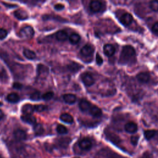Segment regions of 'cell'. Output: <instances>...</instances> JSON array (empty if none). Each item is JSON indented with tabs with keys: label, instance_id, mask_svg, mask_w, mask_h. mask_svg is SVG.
Returning <instances> with one entry per match:
<instances>
[{
	"label": "cell",
	"instance_id": "obj_35",
	"mask_svg": "<svg viewBox=\"0 0 158 158\" xmlns=\"http://www.w3.org/2000/svg\"><path fill=\"white\" fill-rule=\"evenodd\" d=\"M152 30L155 33H158V22H156L153 24L152 27Z\"/></svg>",
	"mask_w": 158,
	"mask_h": 158
},
{
	"label": "cell",
	"instance_id": "obj_37",
	"mask_svg": "<svg viewBox=\"0 0 158 158\" xmlns=\"http://www.w3.org/2000/svg\"><path fill=\"white\" fill-rule=\"evenodd\" d=\"M22 85L20 83H14V85H13V87L14 88H16V89H20L21 88H22Z\"/></svg>",
	"mask_w": 158,
	"mask_h": 158
},
{
	"label": "cell",
	"instance_id": "obj_30",
	"mask_svg": "<svg viewBox=\"0 0 158 158\" xmlns=\"http://www.w3.org/2000/svg\"><path fill=\"white\" fill-rule=\"evenodd\" d=\"M53 96H54V93L52 91H48V92L45 93L42 96V98L44 101H49V100L53 98Z\"/></svg>",
	"mask_w": 158,
	"mask_h": 158
},
{
	"label": "cell",
	"instance_id": "obj_25",
	"mask_svg": "<svg viewBox=\"0 0 158 158\" xmlns=\"http://www.w3.org/2000/svg\"><path fill=\"white\" fill-rule=\"evenodd\" d=\"M69 41L70 42L73 44H75L77 43H78L80 40V36L78 34L75 33H72L70 36H69Z\"/></svg>",
	"mask_w": 158,
	"mask_h": 158
},
{
	"label": "cell",
	"instance_id": "obj_26",
	"mask_svg": "<svg viewBox=\"0 0 158 158\" xmlns=\"http://www.w3.org/2000/svg\"><path fill=\"white\" fill-rule=\"evenodd\" d=\"M156 132L154 130H148L144 132V137L148 140H150L153 137H154V136L156 135Z\"/></svg>",
	"mask_w": 158,
	"mask_h": 158
},
{
	"label": "cell",
	"instance_id": "obj_23",
	"mask_svg": "<svg viewBox=\"0 0 158 158\" xmlns=\"http://www.w3.org/2000/svg\"><path fill=\"white\" fill-rule=\"evenodd\" d=\"M33 131L36 136H40L44 133V128L41 123H35L33 126Z\"/></svg>",
	"mask_w": 158,
	"mask_h": 158
},
{
	"label": "cell",
	"instance_id": "obj_12",
	"mask_svg": "<svg viewBox=\"0 0 158 158\" xmlns=\"http://www.w3.org/2000/svg\"><path fill=\"white\" fill-rule=\"evenodd\" d=\"M102 7V4L98 1H92L89 3V9L93 12H98Z\"/></svg>",
	"mask_w": 158,
	"mask_h": 158
},
{
	"label": "cell",
	"instance_id": "obj_36",
	"mask_svg": "<svg viewBox=\"0 0 158 158\" xmlns=\"http://www.w3.org/2000/svg\"><path fill=\"white\" fill-rule=\"evenodd\" d=\"M54 8L57 10H60L64 8V6L62 4H56L54 5Z\"/></svg>",
	"mask_w": 158,
	"mask_h": 158
},
{
	"label": "cell",
	"instance_id": "obj_42",
	"mask_svg": "<svg viewBox=\"0 0 158 158\" xmlns=\"http://www.w3.org/2000/svg\"><path fill=\"white\" fill-rule=\"evenodd\" d=\"M0 158H2V156H1V155H0Z\"/></svg>",
	"mask_w": 158,
	"mask_h": 158
},
{
	"label": "cell",
	"instance_id": "obj_41",
	"mask_svg": "<svg viewBox=\"0 0 158 158\" xmlns=\"http://www.w3.org/2000/svg\"><path fill=\"white\" fill-rule=\"evenodd\" d=\"M73 158H80V157H73Z\"/></svg>",
	"mask_w": 158,
	"mask_h": 158
},
{
	"label": "cell",
	"instance_id": "obj_27",
	"mask_svg": "<svg viewBox=\"0 0 158 158\" xmlns=\"http://www.w3.org/2000/svg\"><path fill=\"white\" fill-rule=\"evenodd\" d=\"M42 96H41V93L38 91H35L32 93L30 96V98L33 101H38L40 100Z\"/></svg>",
	"mask_w": 158,
	"mask_h": 158
},
{
	"label": "cell",
	"instance_id": "obj_24",
	"mask_svg": "<svg viewBox=\"0 0 158 158\" xmlns=\"http://www.w3.org/2000/svg\"><path fill=\"white\" fill-rule=\"evenodd\" d=\"M23 55L24 56L27 58L28 59L30 60H33L36 57V54L35 53V52H33V51L28 49H25L23 50Z\"/></svg>",
	"mask_w": 158,
	"mask_h": 158
},
{
	"label": "cell",
	"instance_id": "obj_31",
	"mask_svg": "<svg viewBox=\"0 0 158 158\" xmlns=\"http://www.w3.org/2000/svg\"><path fill=\"white\" fill-rule=\"evenodd\" d=\"M34 109H35V111L41 112L46 110L47 106L44 105H36V106H34Z\"/></svg>",
	"mask_w": 158,
	"mask_h": 158
},
{
	"label": "cell",
	"instance_id": "obj_1",
	"mask_svg": "<svg viewBox=\"0 0 158 158\" xmlns=\"http://www.w3.org/2000/svg\"><path fill=\"white\" fill-rule=\"evenodd\" d=\"M135 56L136 51L134 48L130 45H125L122 48L119 58V63L125 64L132 62L135 59Z\"/></svg>",
	"mask_w": 158,
	"mask_h": 158
},
{
	"label": "cell",
	"instance_id": "obj_4",
	"mask_svg": "<svg viewBox=\"0 0 158 158\" xmlns=\"http://www.w3.org/2000/svg\"><path fill=\"white\" fill-rule=\"evenodd\" d=\"M133 20V17L131 14L128 12H125L122 15L120 18V22L125 26L130 25Z\"/></svg>",
	"mask_w": 158,
	"mask_h": 158
},
{
	"label": "cell",
	"instance_id": "obj_17",
	"mask_svg": "<svg viewBox=\"0 0 158 158\" xmlns=\"http://www.w3.org/2000/svg\"><path fill=\"white\" fill-rule=\"evenodd\" d=\"M21 119L23 122L31 125L36 123V118L33 115H23L21 116Z\"/></svg>",
	"mask_w": 158,
	"mask_h": 158
},
{
	"label": "cell",
	"instance_id": "obj_15",
	"mask_svg": "<svg viewBox=\"0 0 158 158\" xmlns=\"http://www.w3.org/2000/svg\"><path fill=\"white\" fill-rule=\"evenodd\" d=\"M89 113L94 117H99L102 115V110L96 106H91L88 110Z\"/></svg>",
	"mask_w": 158,
	"mask_h": 158
},
{
	"label": "cell",
	"instance_id": "obj_21",
	"mask_svg": "<svg viewBox=\"0 0 158 158\" xmlns=\"http://www.w3.org/2000/svg\"><path fill=\"white\" fill-rule=\"evenodd\" d=\"M68 37L67 33L64 30H59L56 34V38L58 41H64L67 40Z\"/></svg>",
	"mask_w": 158,
	"mask_h": 158
},
{
	"label": "cell",
	"instance_id": "obj_18",
	"mask_svg": "<svg viewBox=\"0 0 158 158\" xmlns=\"http://www.w3.org/2000/svg\"><path fill=\"white\" fill-rule=\"evenodd\" d=\"M63 99L67 104H72L77 101V97L73 94H65L63 96Z\"/></svg>",
	"mask_w": 158,
	"mask_h": 158
},
{
	"label": "cell",
	"instance_id": "obj_19",
	"mask_svg": "<svg viewBox=\"0 0 158 158\" xmlns=\"http://www.w3.org/2000/svg\"><path fill=\"white\" fill-rule=\"evenodd\" d=\"M60 119L62 122H64L65 123H69V124H71L73 122V117L71 115H70L69 114H67V113L62 114L60 116Z\"/></svg>",
	"mask_w": 158,
	"mask_h": 158
},
{
	"label": "cell",
	"instance_id": "obj_39",
	"mask_svg": "<svg viewBox=\"0 0 158 158\" xmlns=\"http://www.w3.org/2000/svg\"><path fill=\"white\" fill-rule=\"evenodd\" d=\"M4 117V114L3 113V112L0 109V120H1Z\"/></svg>",
	"mask_w": 158,
	"mask_h": 158
},
{
	"label": "cell",
	"instance_id": "obj_16",
	"mask_svg": "<svg viewBox=\"0 0 158 158\" xmlns=\"http://www.w3.org/2000/svg\"><path fill=\"white\" fill-rule=\"evenodd\" d=\"M91 106H92L91 104L89 101L85 99H82L79 102L80 109L83 112H86L89 110Z\"/></svg>",
	"mask_w": 158,
	"mask_h": 158
},
{
	"label": "cell",
	"instance_id": "obj_28",
	"mask_svg": "<svg viewBox=\"0 0 158 158\" xmlns=\"http://www.w3.org/2000/svg\"><path fill=\"white\" fill-rule=\"evenodd\" d=\"M149 6L152 10L154 12H158V1H150Z\"/></svg>",
	"mask_w": 158,
	"mask_h": 158
},
{
	"label": "cell",
	"instance_id": "obj_22",
	"mask_svg": "<svg viewBox=\"0 0 158 158\" xmlns=\"http://www.w3.org/2000/svg\"><path fill=\"white\" fill-rule=\"evenodd\" d=\"M81 67V66L79 64L75 62H72L70 64H69L67 65L68 70L72 72H78Z\"/></svg>",
	"mask_w": 158,
	"mask_h": 158
},
{
	"label": "cell",
	"instance_id": "obj_13",
	"mask_svg": "<svg viewBox=\"0 0 158 158\" xmlns=\"http://www.w3.org/2000/svg\"><path fill=\"white\" fill-rule=\"evenodd\" d=\"M93 52H94L93 48L89 44H86L80 50V53L84 56H89L92 55Z\"/></svg>",
	"mask_w": 158,
	"mask_h": 158
},
{
	"label": "cell",
	"instance_id": "obj_6",
	"mask_svg": "<svg viewBox=\"0 0 158 158\" xmlns=\"http://www.w3.org/2000/svg\"><path fill=\"white\" fill-rule=\"evenodd\" d=\"M13 135H14V137L15 138V139L19 141H23L27 139V134H26L25 131L21 129L15 130L14 131Z\"/></svg>",
	"mask_w": 158,
	"mask_h": 158
},
{
	"label": "cell",
	"instance_id": "obj_2",
	"mask_svg": "<svg viewBox=\"0 0 158 158\" xmlns=\"http://www.w3.org/2000/svg\"><path fill=\"white\" fill-rule=\"evenodd\" d=\"M34 35V30L31 26H25L21 28L19 33V36L25 40L31 39Z\"/></svg>",
	"mask_w": 158,
	"mask_h": 158
},
{
	"label": "cell",
	"instance_id": "obj_5",
	"mask_svg": "<svg viewBox=\"0 0 158 158\" xmlns=\"http://www.w3.org/2000/svg\"><path fill=\"white\" fill-rule=\"evenodd\" d=\"M78 146L81 149L85 151H88L92 147V143L89 139L85 138L81 139L78 142Z\"/></svg>",
	"mask_w": 158,
	"mask_h": 158
},
{
	"label": "cell",
	"instance_id": "obj_40",
	"mask_svg": "<svg viewBox=\"0 0 158 158\" xmlns=\"http://www.w3.org/2000/svg\"><path fill=\"white\" fill-rule=\"evenodd\" d=\"M3 4H5L4 6H7V7L8 6V7H15L17 6L15 4H5L4 2H3Z\"/></svg>",
	"mask_w": 158,
	"mask_h": 158
},
{
	"label": "cell",
	"instance_id": "obj_38",
	"mask_svg": "<svg viewBox=\"0 0 158 158\" xmlns=\"http://www.w3.org/2000/svg\"><path fill=\"white\" fill-rule=\"evenodd\" d=\"M141 158H152V156L149 152H145Z\"/></svg>",
	"mask_w": 158,
	"mask_h": 158
},
{
	"label": "cell",
	"instance_id": "obj_33",
	"mask_svg": "<svg viewBox=\"0 0 158 158\" xmlns=\"http://www.w3.org/2000/svg\"><path fill=\"white\" fill-rule=\"evenodd\" d=\"M138 139H139V136H137V135H135V136H132L131 137V139H130V141H131V143L134 146H136L138 143Z\"/></svg>",
	"mask_w": 158,
	"mask_h": 158
},
{
	"label": "cell",
	"instance_id": "obj_34",
	"mask_svg": "<svg viewBox=\"0 0 158 158\" xmlns=\"http://www.w3.org/2000/svg\"><path fill=\"white\" fill-rule=\"evenodd\" d=\"M96 63L98 65H101L102 64V62H103L102 58L101 57V56L98 53H97L96 56Z\"/></svg>",
	"mask_w": 158,
	"mask_h": 158
},
{
	"label": "cell",
	"instance_id": "obj_20",
	"mask_svg": "<svg viewBox=\"0 0 158 158\" xmlns=\"http://www.w3.org/2000/svg\"><path fill=\"white\" fill-rule=\"evenodd\" d=\"M20 99L19 96L15 93H11L7 96V100L10 103H16Z\"/></svg>",
	"mask_w": 158,
	"mask_h": 158
},
{
	"label": "cell",
	"instance_id": "obj_3",
	"mask_svg": "<svg viewBox=\"0 0 158 158\" xmlns=\"http://www.w3.org/2000/svg\"><path fill=\"white\" fill-rule=\"evenodd\" d=\"M81 78L84 85L86 86H90L93 85L95 81L93 77L89 72H85L82 73L81 75Z\"/></svg>",
	"mask_w": 158,
	"mask_h": 158
},
{
	"label": "cell",
	"instance_id": "obj_8",
	"mask_svg": "<svg viewBox=\"0 0 158 158\" xmlns=\"http://www.w3.org/2000/svg\"><path fill=\"white\" fill-rule=\"evenodd\" d=\"M125 130L129 133H134L138 130V125L133 122H129L125 125Z\"/></svg>",
	"mask_w": 158,
	"mask_h": 158
},
{
	"label": "cell",
	"instance_id": "obj_10",
	"mask_svg": "<svg viewBox=\"0 0 158 158\" xmlns=\"http://www.w3.org/2000/svg\"><path fill=\"white\" fill-rule=\"evenodd\" d=\"M14 16L20 20H24L28 17V13L23 9H19L14 12Z\"/></svg>",
	"mask_w": 158,
	"mask_h": 158
},
{
	"label": "cell",
	"instance_id": "obj_29",
	"mask_svg": "<svg viewBox=\"0 0 158 158\" xmlns=\"http://www.w3.org/2000/svg\"><path fill=\"white\" fill-rule=\"evenodd\" d=\"M56 130L59 134H66L68 132L67 128L62 125H58L56 128Z\"/></svg>",
	"mask_w": 158,
	"mask_h": 158
},
{
	"label": "cell",
	"instance_id": "obj_7",
	"mask_svg": "<svg viewBox=\"0 0 158 158\" xmlns=\"http://www.w3.org/2000/svg\"><path fill=\"white\" fill-rule=\"evenodd\" d=\"M103 52L106 56L111 57L115 54V49L113 45L110 44H106L103 47Z\"/></svg>",
	"mask_w": 158,
	"mask_h": 158
},
{
	"label": "cell",
	"instance_id": "obj_32",
	"mask_svg": "<svg viewBox=\"0 0 158 158\" xmlns=\"http://www.w3.org/2000/svg\"><path fill=\"white\" fill-rule=\"evenodd\" d=\"M7 35V31L4 28H0V40L4 39Z\"/></svg>",
	"mask_w": 158,
	"mask_h": 158
},
{
	"label": "cell",
	"instance_id": "obj_9",
	"mask_svg": "<svg viewBox=\"0 0 158 158\" xmlns=\"http://www.w3.org/2000/svg\"><path fill=\"white\" fill-rule=\"evenodd\" d=\"M150 74L147 72H142L137 74L136 78L141 83H147L150 80Z\"/></svg>",
	"mask_w": 158,
	"mask_h": 158
},
{
	"label": "cell",
	"instance_id": "obj_14",
	"mask_svg": "<svg viewBox=\"0 0 158 158\" xmlns=\"http://www.w3.org/2000/svg\"><path fill=\"white\" fill-rule=\"evenodd\" d=\"M34 111V106L30 104H26L22 107V112L23 115H32V113Z\"/></svg>",
	"mask_w": 158,
	"mask_h": 158
},
{
	"label": "cell",
	"instance_id": "obj_11",
	"mask_svg": "<svg viewBox=\"0 0 158 158\" xmlns=\"http://www.w3.org/2000/svg\"><path fill=\"white\" fill-rule=\"evenodd\" d=\"M49 72L48 68L43 65V64H39L37 67V74L39 77H46Z\"/></svg>",
	"mask_w": 158,
	"mask_h": 158
}]
</instances>
